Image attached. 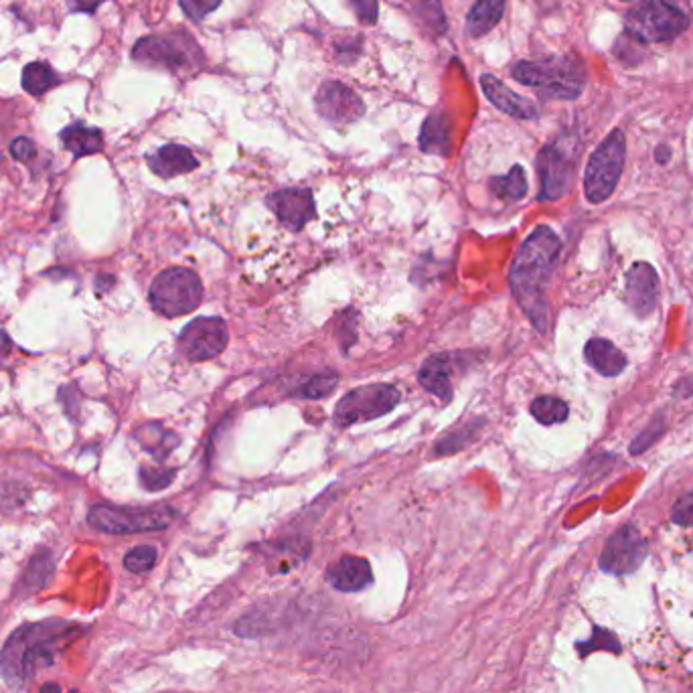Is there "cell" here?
<instances>
[{
  "label": "cell",
  "instance_id": "6da1fadb",
  "mask_svg": "<svg viewBox=\"0 0 693 693\" xmlns=\"http://www.w3.org/2000/svg\"><path fill=\"white\" fill-rule=\"evenodd\" d=\"M560 250L562 240L556 231L548 225H539L521 244L509 270L511 292L529 323L539 333H546L550 325L548 286L556 270Z\"/></svg>",
  "mask_w": 693,
  "mask_h": 693
},
{
  "label": "cell",
  "instance_id": "7a4b0ae2",
  "mask_svg": "<svg viewBox=\"0 0 693 693\" xmlns=\"http://www.w3.org/2000/svg\"><path fill=\"white\" fill-rule=\"evenodd\" d=\"M84 633V627L51 619L19 627L0 651V675L15 691L43 667H51L57 655Z\"/></svg>",
  "mask_w": 693,
  "mask_h": 693
},
{
  "label": "cell",
  "instance_id": "3957f363",
  "mask_svg": "<svg viewBox=\"0 0 693 693\" xmlns=\"http://www.w3.org/2000/svg\"><path fill=\"white\" fill-rule=\"evenodd\" d=\"M513 77L533 88L542 98L576 100L584 90V65L572 55H554L537 61H519L511 69Z\"/></svg>",
  "mask_w": 693,
  "mask_h": 693
},
{
  "label": "cell",
  "instance_id": "277c9868",
  "mask_svg": "<svg viewBox=\"0 0 693 693\" xmlns=\"http://www.w3.org/2000/svg\"><path fill=\"white\" fill-rule=\"evenodd\" d=\"M132 59L146 67L181 73L203 65V51L189 33L173 31L142 37L132 49Z\"/></svg>",
  "mask_w": 693,
  "mask_h": 693
},
{
  "label": "cell",
  "instance_id": "5b68a950",
  "mask_svg": "<svg viewBox=\"0 0 693 693\" xmlns=\"http://www.w3.org/2000/svg\"><path fill=\"white\" fill-rule=\"evenodd\" d=\"M627 159V138L623 130H612L592 152L584 173V193L594 205L604 203L621 181Z\"/></svg>",
  "mask_w": 693,
  "mask_h": 693
},
{
  "label": "cell",
  "instance_id": "8992f818",
  "mask_svg": "<svg viewBox=\"0 0 693 693\" xmlns=\"http://www.w3.org/2000/svg\"><path fill=\"white\" fill-rule=\"evenodd\" d=\"M578 150V136L564 132L537 154V175L539 185H542L539 187V201H558L570 191Z\"/></svg>",
  "mask_w": 693,
  "mask_h": 693
},
{
  "label": "cell",
  "instance_id": "52a82bcc",
  "mask_svg": "<svg viewBox=\"0 0 693 693\" xmlns=\"http://www.w3.org/2000/svg\"><path fill=\"white\" fill-rule=\"evenodd\" d=\"M148 300L163 317L175 319L189 315L203 300L201 278L189 268H169L150 284Z\"/></svg>",
  "mask_w": 693,
  "mask_h": 693
},
{
  "label": "cell",
  "instance_id": "ba28073f",
  "mask_svg": "<svg viewBox=\"0 0 693 693\" xmlns=\"http://www.w3.org/2000/svg\"><path fill=\"white\" fill-rule=\"evenodd\" d=\"M175 519H177V511L169 505H157V507L94 505L88 513L90 525L110 535L161 531V529H167Z\"/></svg>",
  "mask_w": 693,
  "mask_h": 693
},
{
  "label": "cell",
  "instance_id": "9c48e42d",
  "mask_svg": "<svg viewBox=\"0 0 693 693\" xmlns=\"http://www.w3.org/2000/svg\"><path fill=\"white\" fill-rule=\"evenodd\" d=\"M689 25L687 15L671 0H641L627 15V33L641 43H665Z\"/></svg>",
  "mask_w": 693,
  "mask_h": 693
},
{
  "label": "cell",
  "instance_id": "30bf717a",
  "mask_svg": "<svg viewBox=\"0 0 693 693\" xmlns=\"http://www.w3.org/2000/svg\"><path fill=\"white\" fill-rule=\"evenodd\" d=\"M400 404V390L392 383H371L351 390L335 408V424L349 428L390 414Z\"/></svg>",
  "mask_w": 693,
  "mask_h": 693
},
{
  "label": "cell",
  "instance_id": "8fae6325",
  "mask_svg": "<svg viewBox=\"0 0 693 693\" xmlns=\"http://www.w3.org/2000/svg\"><path fill=\"white\" fill-rule=\"evenodd\" d=\"M647 542L641 531L627 523L616 529L600 554V570L612 576H627L645 562Z\"/></svg>",
  "mask_w": 693,
  "mask_h": 693
},
{
  "label": "cell",
  "instance_id": "7c38bea8",
  "mask_svg": "<svg viewBox=\"0 0 693 693\" xmlns=\"http://www.w3.org/2000/svg\"><path fill=\"white\" fill-rule=\"evenodd\" d=\"M227 325L219 317L193 319L179 335V351L187 361H207L227 347Z\"/></svg>",
  "mask_w": 693,
  "mask_h": 693
},
{
  "label": "cell",
  "instance_id": "4fadbf2b",
  "mask_svg": "<svg viewBox=\"0 0 693 693\" xmlns=\"http://www.w3.org/2000/svg\"><path fill=\"white\" fill-rule=\"evenodd\" d=\"M315 106L319 116L333 124H351L365 112L361 98L341 82H325L315 96Z\"/></svg>",
  "mask_w": 693,
  "mask_h": 693
},
{
  "label": "cell",
  "instance_id": "5bb4252c",
  "mask_svg": "<svg viewBox=\"0 0 693 693\" xmlns=\"http://www.w3.org/2000/svg\"><path fill=\"white\" fill-rule=\"evenodd\" d=\"M266 205L274 211L278 221L290 229L300 231L317 215L315 199L311 189H282L266 197Z\"/></svg>",
  "mask_w": 693,
  "mask_h": 693
},
{
  "label": "cell",
  "instance_id": "9a60e30c",
  "mask_svg": "<svg viewBox=\"0 0 693 693\" xmlns=\"http://www.w3.org/2000/svg\"><path fill=\"white\" fill-rule=\"evenodd\" d=\"M627 302L637 317H647L659 302V276L647 262H637L627 272Z\"/></svg>",
  "mask_w": 693,
  "mask_h": 693
},
{
  "label": "cell",
  "instance_id": "2e32d148",
  "mask_svg": "<svg viewBox=\"0 0 693 693\" xmlns=\"http://www.w3.org/2000/svg\"><path fill=\"white\" fill-rule=\"evenodd\" d=\"M481 88H483L487 100L495 108H499L501 112H505L517 120H533L539 116V108L531 100L521 98L515 92H511L495 75L485 73L481 77Z\"/></svg>",
  "mask_w": 693,
  "mask_h": 693
},
{
  "label": "cell",
  "instance_id": "e0dca14e",
  "mask_svg": "<svg viewBox=\"0 0 693 693\" xmlns=\"http://www.w3.org/2000/svg\"><path fill=\"white\" fill-rule=\"evenodd\" d=\"M327 582L339 592H361L371 586L373 570L365 558L343 556L329 566Z\"/></svg>",
  "mask_w": 693,
  "mask_h": 693
},
{
  "label": "cell",
  "instance_id": "ac0fdd59",
  "mask_svg": "<svg viewBox=\"0 0 693 693\" xmlns=\"http://www.w3.org/2000/svg\"><path fill=\"white\" fill-rule=\"evenodd\" d=\"M148 167L154 175L163 179H173L177 175L191 173L199 167L195 154L181 144H165L148 157Z\"/></svg>",
  "mask_w": 693,
  "mask_h": 693
},
{
  "label": "cell",
  "instance_id": "d6986e66",
  "mask_svg": "<svg viewBox=\"0 0 693 693\" xmlns=\"http://www.w3.org/2000/svg\"><path fill=\"white\" fill-rule=\"evenodd\" d=\"M584 357L602 377H616L627 369V355L608 339H590L586 343Z\"/></svg>",
  "mask_w": 693,
  "mask_h": 693
},
{
  "label": "cell",
  "instance_id": "ffe728a7",
  "mask_svg": "<svg viewBox=\"0 0 693 693\" xmlns=\"http://www.w3.org/2000/svg\"><path fill=\"white\" fill-rule=\"evenodd\" d=\"M452 355L448 353H438L432 355L424 361L418 379L422 383V388L434 394L440 400H450L452 398Z\"/></svg>",
  "mask_w": 693,
  "mask_h": 693
},
{
  "label": "cell",
  "instance_id": "44dd1931",
  "mask_svg": "<svg viewBox=\"0 0 693 693\" xmlns=\"http://www.w3.org/2000/svg\"><path fill=\"white\" fill-rule=\"evenodd\" d=\"M63 148H67L75 159L90 157L104 148V136L98 128H92L84 122H73L59 134Z\"/></svg>",
  "mask_w": 693,
  "mask_h": 693
},
{
  "label": "cell",
  "instance_id": "7402d4cb",
  "mask_svg": "<svg viewBox=\"0 0 693 693\" xmlns=\"http://www.w3.org/2000/svg\"><path fill=\"white\" fill-rule=\"evenodd\" d=\"M396 3L432 37L446 33V17L440 0H396Z\"/></svg>",
  "mask_w": 693,
  "mask_h": 693
},
{
  "label": "cell",
  "instance_id": "603a6c76",
  "mask_svg": "<svg viewBox=\"0 0 693 693\" xmlns=\"http://www.w3.org/2000/svg\"><path fill=\"white\" fill-rule=\"evenodd\" d=\"M507 0H477L467 17V35L473 39L485 37L503 19Z\"/></svg>",
  "mask_w": 693,
  "mask_h": 693
},
{
  "label": "cell",
  "instance_id": "cb8c5ba5",
  "mask_svg": "<svg viewBox=\"0 0 693 693\" xmlns=\"http://www.w3.org/2000/svg\"><path fill=\"white\" fill-rule=\"evenodd\" d=\"M452 124L444 112H434L426 118L420 132V148L428 154H448L450 152Z\"/></svg>",
  "mask_w": 693,
  "mask_h": 693
},
{
  "label": "cell",
  "instance_id": "d4e9b609",
  "mask_svg": "<svg viewBox=\"0 0 693 693\" xmlns=\"http://www.w3.org/2000/svg\"><path fill=\"white\" fill-rule=\"evenodd\" d=\"M136 438L140 446L157 460H165L179 446V438L173 432L165 430L161 424L140 426L136 430Z\"/></svg>",
  "mask_w": 693,
  "mask_h": 693
},
{
  "label": "cell",
  "instance_id": "484cf974",
  "mask_svg": "<svg viewBox=\"0 0 693 693\" xmlns=\"http://www.w3.org/2000/svg\"><path fill=\"white\" fill-rule=\"evenodd\" d=\"M51 574H53V558H51V554L49 552L37 554L29 562V566H27V570H25V574H23L19 586H17V594L19 596H29V594L39 592L43 586L49 584Z\"/></svg>",
  "mask_w": 693,
  "mask_h": 693
},
{
  "label": "cell",
  "instance_id": "4316f807",
  "mask_svg": "<svg viewBox=\"0 0 693 693\" xmlns=\"http://www.w3.org/2000/svg\"><path fill=\"white\" fill-rule=\"evenodd\" d=\"M59 75L53 71V67L45 61H33L23 69V88L27 94L41 98L55 86H59Z\"/></svg>",
  "mask_w": 693,
  "mask_h": 693
},
{
  "label": "cell",
  "instance_id": "83f0119b",
  "mask_svg": "<svg viewBox=\"0 0 693 693\" xmlns=\"http://www.w3.org/2000/svg\"><path fill=\"white\" fill-rule=\"evenodd\" d=\"M491 191L503 201H519L527 193V177L523 167L515 165L507 175L491 179Z\"/></svg>",
  "mask_w": 693,
  "mask_h": 693
},
{
  "label": "cell",
  "instance_id": "f1b7e54d",
  "mask_svg": "<svg viewBox=\"0 0 693 693\" xmlns=\"http://www.w3.org/2000/svg\"><path fill=\"white\" fill-rule=\"evenodd\" d=\"M531 414L533 418L544 424V426H554V424H562L568 420V404L560 398L554 396H539L531 402Z\"/></svg>",
  "mask_w": 693,
  "mask_h": 693
},
{
  "label": "cell",
  "instance_id": "f546056e",
  "mask_svg": "<svg viewBox=\"0 0 693 693\" xmlns=\"http://www.w3.org/2000/svg\"><path fill=\"white\" fill-rule=\"evenodd\" d=\"M337 385H339V375L335 371H321L308 377L300 385L298 392H300V398H306V400H323L337 390Z\"/></svg>",
  "mask_w": 693,
  "mask_h": 693
},
{
  "label": "cell",
  "instance_id": "4dcf8cb0",
  "mask_svg": "<svg viewBox=\"0 0 693 693\" xmlns=\"http://www.w3.org/2000/svg\"><path fill=\"white\" fill-rule=\"evenodd\" d=\"M578 647V655L580 657H588L592 651H612V653H621V643L616 639L610 631L596 627L592 631V637L584 643H576Z\"/></svg>",
  "mask_w": 693,
  "mask_h": 693
},
{
  "label": "cell",
  "instance_id": "1f68e13d",
  "mask_svg": "<svg viewBox=\"0 0 693 693\" xmlns=\"http://www.w3.org/2000/svg\"><path fill=\"white\" fill-rule=\"evenodd\" d=\"M157 564V550L152 546H138L124 556V568L132 574H144Z\"/></svg>",
  "mask_w": 693,
  "mask_h": 693
},
{
  "label": "cell",
  "instance_id": "d6a6232c",
  "mask_svg": "<svg viewBox=\"0 0 693 693\" xmlns=\"http://www.w3.org/2000/svg\"><path fill=\"white\" fill-rule=\"evenodd\" d=\"M643 45L645 43H641L637 37H633L631 33L625 31L614 45V55L619 57L621 61H625L627 65H637L645 55Z\"/></svg>",
  "mask_w": 693,
  "mask_h": 693
},
{
  "label": "cell",
  "instance_id": "836d02e7",
  "mask_svg": "<svg viewBox=\"0 0 693 693\" xmlns=\"http://www.w3.org/2000/svg\"><path fill=\"white\" fill-rule=\"evenodd\" d=\"M173 479H175V469H152V467L140 469V483L148 491H161L169 487Z\"/></svg>",
  "mask_w": 693,
  "mask_h": 693
},
{
  "label": "cell",
  "instance_id": "e575fe53",
  "mask_svg": "<svg viewBox=\"0 0 693 693\" xmlns=\"http://www.w3.org/2000/svg\"><path fill=\"white\" fill-rule=\"evenodd\" d=\"M179 5L193 23H201L221 5V0H179Z\"/></svg>",
  "mask_w": 693,
  "mask_h": 693
},
{
  "label": "cell",
  "instance_id": "d590c367",
  "mask_svg": "<svg viewBox=\"0 0 693 693\" xmlns=\"http://www.w3.org/2000/svg\"><path fill=\"white\" fill-rule=\"evenodd\" d=\"M671 521L681 527H693V493H687L675 501Z\"/></svg>",
  "mask_w": 693,
  "mask_h": 693
},
{
  "label": "cell",
  "instance_id": "8d00e7d4",
  "mask_svg": "<svg viewBox=\"0 0 693 693\" xmlns=\"http://www.w3.org/2000/svg\"><path fill=\"white\" fill-rule=\"evenodd\" d=\"M349 5L363 25H373L379 15L377 0H349Z\"/></svg>",
  "mask_w": 693,
  "mask_h": 693
},
{
  "label": "cell",
  "instance_id": "74e56055",
  "mask_svg": "<svg viewBox=\"0 0 693 693\" xmlns=\"http://www.w3.org/2000/svg\"><path fill=\"white\" fill-rule=\"evenodd\" d=\"M35 142L27 136H19L17 140H13L11 144V154H13V159L19 161V163H29L33 157H35Z\"/></svg>",
  "mask_w": 693,
  "mask_h": 693
},
{
  "label": "cell",
  "instance_id": "f35d334b",
  "mask_svg": "<svg viewBox=\"0 0 693 693\" xmlns=\"http://www.w3.org/2000/svg\"><path fill=\"white\" fill-rule=\"evenodd\" d=\"M661 432H663V424H661V420H655V422L633 442L631 452H633V454H641L645 448H649V446L661 436Z\"/></svg>",
  "mask_w": 693,
  "mask_h": 693
},
{
  "label": "cell",
  "instance_id": "ab89813d",
  "mask_svg": "<svg viewBox=\"0 0 693 693\" xmlns=\"http://www.w3.org/2000/svg\"><path fill=\"white\" fill-rule=\"evenodd\" d=\"M359 55H361V39L359 37H355L353 41L337 43V57L341 63L351 65Z\"/></svg>",
  "mask_w": 693,
  "mask_h": 693
},
{
  "label": "cell",
  "instance_id": "60d3db41",
  "mask_svg": "<svg viewBox=\"0 0 693 693\" xmlns=\"http://www.w3.org/2000/svg\"><path fill=\"white\" fill-rule=\"evenodd\" d=\"M106 0H67V7L73 13H86V15H94Z\"/></svg>",
  "mask_w": 693,
  "mask_h": 693
},
{
  "label": "cell",
  "instance_id": "b9f144b4",
  "mask_svg": "<svg viewBox=\"0 0 693 693\" xmlns=\"http://www.w3.org/2000/svg\"><path fill=\"white\" fill-rule=\"evenodd\" d=\"M655 157H657V163L667 165V163H669V159H671V150H669V146L661 144V146L657 148V152H655Z\"/></svg>",
  "mask_w": 693,
  "mask_h": 693
},
{
  "label": "cell",
  "instance_id": "7bdbcfd3",
  "mask_svg": "<svg viewBox=\"0 0 693 693\" xmlns=\"http://www.w3.org/2000/svg\"><path fill=\"white\" fill-rule=\"evenodd\" d=\"M114 286V278L112 276H98V282H96V292L98 294H104V288H110Z\"/></svg>",
  "mask_w": 693,
  "mask_h": 693
},
{
  "label": "cell",
  "instance_id": "ee69618b",
  "mask_svg": "<svg viewBox=\"0 0 693 693\" xmlns=\"http://www.w3.org/2000/svg\"><path fill=\"white\" fill-rule=\"evenodd\" d=\"M11 351V339L5 331H0V357L7 355Z\"/></svg>",
  "mask_w": 693,
  "mask_h": 693
},
{
  "label": "cell",
  "instance_id": "f6af8a7d",
  "mask_svg": "<svg viewBox=\"0 0 693 693\" xmlns=\"http://www.w3.org/2000/svg\"><path fill=\"white\" fill-rule=\"evenodd\" d=\"M41 693H61V689H59V685H55V683H47V685L41 689Z\"/></svg>",
  "mask_w": 693,
  "mask_h": 693
},
{
  "label": "cell",
  "instance_id": "bcb514c9",
  "mask_svg": "<svg viewBox=\"0 0 693 693\" xmlns=\"http://www.w3.org/2000/svg\"><path fill=\"white\" fill-rule=\"evenodd\" d=\"M69 693H77V691H75V689H71V691H69Z\"/></svg>",
  "mask_w": 693,
  "mask_h": 693
},
{
  "label": "cell",
  "instance_id": "7dc6e473",
  "mask_svg": "<svg viewBox=\"0 0 693 693\" xmlns=\"http://www.w3.org/2000/svg\"><path fill=\"white\" fill-rule=\"evenodd\" d=\"M625 3H627V0H625Z\"/></svg>",
  "mask_w": 693,
  "mask_h": 693
}]
</instances>
